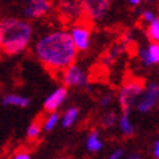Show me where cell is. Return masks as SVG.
Wrapping results in <instances>:
<instances>
[{"instance_id": "6", "label": "cell", "mask_w": 159, "mask_h": 159, "mask_svg": "<svg viewBox=\"0 0 159 159\" xmlns=\"http://www.w3.org/2000/svg\"><path fill=\"white\" fill-rule=\"evenodd\" d=\"M82 5L84 13L92 20H102L110 9L113 0H78Z\"/></svg>"}, {"instance_id": "13", "label": "cell", "mask_w": 159, "mask_h": 159, "mask_svg": "<svg viewBox=\"0 0 159 159\" xmlns=\"http://www.w3.org/2000/svg\"><path fill=\"white\" fill-rule=\"evenodd\" d=\"M118 128L124 134V136H127V137L133 136L134 125H133L131 118H129V113H127V111H122L120 116L118 118Z\"/></svg>"}, {"instance_id": "18", "label": "cell", "mask_w": 159, "mask_h": 159, "mask_svg": "<svg viewBox=\"0 0 159 159\" xmlns=\"http://www.w3.org/2000/svg\"><path fill=\"white\" fill-rule=\"evenodd\" d=\"M42 131H43L42 123H39V122H33V123L29 125V128H27L26 133H27V137H29L30 140H35V139H38L39 136H40Z\"/></svg>"}, {"instance_id": "12", "label": "cell", "mask_w": 159, "mask_h": 159, "mask_svg": "<svg viewBox=\"0 0 159 159\" xmlns=\"http://www.w3.org/2000/svg\"><path fill=\"white\" fill-rule=\"evenodd\" d=\"M2 104L4 106L25 109V107H29L30 105V98L26 96H21V94H17V93H8L2 98Z\"/></svg>"}, {"instance_id": "15", "label": "cell", "mask_w": 159, "mask_h": 159, "mask_svg": "<svg viewBox=\"0 0 159 159\" xmlns=\"http://www.w3.org/2000/svg\"><path fill=\"white\" fill-rule=\"evenodd\" d=\"M79 118V109L78 107H69L65 113L61 115V125L63 128H70L73 127Z\"/></svg>"}, {"instance_id": "7", "label": "cell", "mask_w": 159, "mask_h": 159, "mask_svg": "<svg viewBox=\"0 0 159 159\" xmlns=\"http://www.w3.org/2000/svg\"><path fill=\"white\" fill-rule=\"evenodd\" d=\"M51 11L49 0H25L23 16L27 20H35L45 16Z\"/></svg>"}, {"instance_id": "1", "label": "cell", "mask_w": 159, "mask_h": 159, "mask_svg": "<svg viewBox=\"0 0 159 159\" xmlns=\"http://www.w3.org/2000/svg\"><path fill=\"white\" fill-rule=\"evenodd\" d=\"M34 51L43 66L52 73H61L63 69L74 63L79 52L70 33L61 30L40 36L35 43Z\"/></svg>"}, {"instance_id": "19", "label": "cell", "mask_w": 159, "mask_h": 159, "mask_svg": "<svg viewBox=\"0 0 159 159\" xmlns=\"http://www.w3.org/2000/svg\"><path fill=\"white\" fill-rule=\"evenodd\" d=\"M116 122H118V116L115 115V113H113V111L106 113L101 119V124L104 125L105 128H111V127H114L116 124Z\"/></svg>"}, {"instance_id": "5", "label": "cell", "mask_w": 159, "mask_h": 159, "mask_svg": "<svg viewBox=\"0 0 159 159\" xmlns=\"http://www.w3.org/2000/svg\"><path fill=\"white\" fill-rule=\"evenodd\" d=\"M62 83L67 88H82L87 85V74L78 63H71L61 71Z\"/></svg>"}, {"instance_id": "27", "label": "cell", "mask_w": 159, "mask_h": 159, "mask_svg": "<svg viewBox=\"0 0 159 159\" xmlns=\"http://www.w3.org/2000/svg\"><path fill=\"white\" fill-rule=\"evenodd\" d=\"M148 2H154V0H148Z\"/></svg>"}, {"instance_id": "14", "label": "cell", "mask_w": 159, "mask_h": 159, "mask_svg": "<svg viewBox=\"0 0 159 159\" xmlns=\"http://www.w3.org/2000/svg\"><path fill=\"white\" fill-rule=\"evenodd\" d=\"M83 8L78 0H66L62 3V13H65L70 18H76L82 14Z\"/></svg>"}, {"instance_id": "24", "label": "cell", "mask_w": 159, "mask_h": 159, "mask_svg": "<svg viewBox=\"0 0 159 159\" xmlns=\"http://www.w3.org/2000/svg\"><path fill=\"white\" fill-rule=\"evenodd\" d=\"M153 155L154 158L159 159V140H157L153 144Z\"/></svg>"}, {"instance_id": "4", "label": "cell", "mask_w": 159, "mask_h": 159, "mask_svg": "<svg viewBox=\"0 0 159 159\" xmlns=\"http://www.w3.org/2000/svg\"><path fill=\"white\" fill-rule=\"evenodd\" d=\"M159 104V83L150 82L145 85L141 96L136 101V109L141 114H146L152 111Z\"/></svg>"}, {"instance_id": "21", "label": "cell", "mask_w": 159, "mask_h": 159, "mask_svg": "<svg viewBox=\"0 0 159 159\" xmlns=\"http://www.w3.org/2000/svg\"><path fill=\"white\" fill-rule=\"evenodd\" d=\"M124 155H125L124 150L122 148H116L109 154V159H122Z\"/></svg>"}, {"instance_id": "20", "label": "cell", "mask_w": 159, "mask_h": 159, "mask_svg": "<svg viewBox=\"0 0 159 159\" xmlns=\"http://www.w3.org/2000/svg\"><path fill=\"white\" fill-rule=\"evenodd\" d=\"M157 18H158L157 13H155L154 11H152V9H146V11L142 12V14H141V20H142V22H145L146 25L152 23V22L155 21Z\"/></svg>"}, {"instance_id": "25", "label": "cell", "mask_w": 159, "mask_h": 159, "mask_svg": "<svg viewBox=\"0 0 159 159\" xmlns=\"http://www.w3.org/2000/svg\"><path fill=\"white\" fill-rule=\"evenodd\" d=\"M127 2H128V4H131V5H133V7H137V5L141 4L142 0H127Z\"/></svg>"}, {"instance_id": "28", "label": "cell", "mask_w": 159, "mask_h": 159, "mask_svg": "<svg viewBox=\"0 0 159 159\" xmlns=\"http://www.w3.org/2000/svg\"><path fill=\"white\" fill-rule=\"evenodd\" d=\"M158 105H159V104H158Z\"/></svg>"}, {"instance_id": "2", "label": "cell", "mask_w": 159, "mask_h": 159, "mask_svg": "<svg viewBox=\"0 0 159 159\" xmlns=\"http://www.w3.org/2000/svg\"><path fill=\"white\" fill-rule=\"evenodd\" d=\"M33 39V26L16 17H7L0 21V51L7 54L23 52Z\"/></svg>"}, {"instance_id": "16", "label": "cell", "mask_w": 159, "mask_h": 159, "mask_svg": "<svg viewBox=\"0 0 159 159\" xmlns=\"http://www.w3.org/2000/svg\"><path fill=\"white\" fill-rule=\"evenodd\" d=\"M58 123H61V115L58 114V111H52V113H48V115H47L43 119V122H42L43 131L51 132L58 125Z\"/></svg>"}, {"instance_id": "10", "label": "cell", "mask_w": 159, "mask_h": 159, "mask_svg": "<svg viewBox=\"0 0 159 159\" xmlns=\"http://www.w3.org/2000/svg\"><path fill=\"white\" fill-rule=\"evenodd\" d=\"M140 61L144 66H154L159 63V43L152 42L139 52Z\"/></svg>"}, {"instance_id": "9", "label": "cell", "mask_w": 159, "mask_h": 159, "mask_svg": "<svg viewBox=\"0 0 159 159\" xmlns=\"http://www.w3.org/2000/svg\"><path fill=\"white\" fill-rule=\"evenodd\" d=\"M66 98H67V87H58V88L52 91L44 100V110L47 113L58 111L62 104L66 101Z\"/></svg>"}, {"instance_id": "8", "label": "cell", "mask_w": 159, "mask_h": 159, "mask_svg": "<svg viewBox=\"0 0 159 159\" xmlns=\"http://www.w3.org/2000/svg\"><path fill=\"white\" fill-rule=\"evenodd\" d=\"M70 36L73 39L78 51H87L91 45V29L84 23H78L70 30Z\"/></svg>"}, {"instance_id": "22", "label": "cell", "mask_w": 159, "mask_h": 159, "mask_svg": "<svg viewBox=\"0 0 159 159\" xmlns=\"http://www.w3.org/2000/svg\"><path fill=\"white\" fill-rule=\"evenodd\" d=\"M113 102V96L111 94H104L101 98H100V106L101 107H109Z\"/></svg>"}, {"instance_id": "23", "label": "cell", "mask_w": 159, "mask_h": 159, "mask_svg": "<svg viewBox=\"0 0 159 159\" xmlns=\"http://www.w3.org/2000/svg\"><path fill=\"white\" fill-rule=\"evenodd\" d=\"M13 158L14 159H30L31 158V154L29 152H26V150H20V152L14 153Z\"/></svg>"}, {"instance_id": "11", "label": "cell", "mask_w": 159, "mask_h": 159, "mask_svg": "<svg viewBox=\"0 0 159 159\" xmlns=\"http://www.w3.org/2000/svg\"><path fill=\"white\" fill-rule=\"evenodd\" d=\"M85 149L91 154H97L104 149V140L98 131H92L85 140Z\"/></svg>"}, {"instance_id": "26", "label": "cell", "mask_w": 159, "mask_h": 159, "mask_svg": "<svg viewBox=\"0 0 159 159\" xmlns=\"http://www.w3.org/2000/svg\"><path fill=\"white\" fill-rule=\"evenodd\" d=\"M127 158H129V159H139L140 158V154L139 153H131Z\"/></svg>"}, {"instance_id": "17", "label": "cell", "mask_w": 159, "mask_h": 159, "mask_svg": "<svg viewBox=\"0 0 159 159\" xmlns=\"http://www.w3.org/2000/svg\"><path fill=\"white\" fill-rule=\"evenodd\" d=\"M146 35L152 42H158L159 43V17L148 25Z\"/></svg>"}, {"instance_id": "3", "label": "cell", "mask_w": 159, "mask_h": 159, "mask_svg": "<svg viewBox=\"0 0 159 159\" xmlns=\"http://www.w3.org/2000/svg\"><path fill=\"white\" fill-rule=\"evenodd\" d=\"M144 88L145 85L139 80L129 82L122 87V89L119 91V94H118V102L122 107V111L129 113L132 106L136 105V101L141 96Z\"/></svg>"}]
</instances>
